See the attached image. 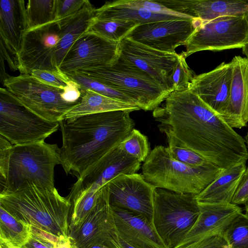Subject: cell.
Wrapping results in <instances>:
<instances>
[{
	"instance_id": "51",
	"label": "cell",
	"mask_w": 248,
	"mask_h": 248,
	"mask_svg": "<svg viewBox=\"0 0 248 248\" xmlns=\"http://www.w3.org/2000/svg\"><path fill=\"white\" fill-rule=\"evenodd\" d=\"M71 248H78L75 245L71 243Z\"/></svg>"
},
{
	"instance_id": "41",
	"label": "cell",
	"mask_w": 248,
	"mask_h": 248,
	"mask_svg": "<svg viewBox=\"0 0 248 248\" xmlns=\"http://www.w3.org/2000/svg\"><path fill=\"white\" fill-rule=\"evenodd\" d=\"M248 201V167L243 173L231 202L238 205L245 204Z\"/></svg>"
},
{
	"instance_id": "10",
	"label": "cell",
	"mask_w": 248,
	"mask_h": 248,
	"mask_svg": "<svg viewBox=\"0 0 248 248\" xmlns=\"http://www.w3.org/2000/svg\"><path fill=\"white\" fill-rule=\"evenodd\" d=\"M248 44V21L246 15L202 20L185 46V58L201 51H219L243 47Z\"/></svg>"
},
{
	"instance_id": "16",
	"label": "cell",
	"mask_w": 248,
	"mask_h": 248,
	"mask_svg": "<svg viewBox=\"0 0 248 248\" xmlns=\"http://www.w3.org/2000/svg\"><path fill=\"white\" fill-rule=\"evenodd\" d=\"M94 16L101 19L128 20L139 25L164 20L194 18L168 9L157 0L108 1L94 9Z\"/></svg>"
},
{
	"instance_id": "37",
	"label": "cell",
	"mask_w": 248,
	"mask_h": 248,
	"mask_svg": "<svg viewBox=\"0 0 248 248\" xmlns=\"http://www.w3.org/2000/svg\"><path fill=\"white\" fill-rule=\"evenodd\" d=\"M31 236L21 248H55L60 241L55 237L32 228Z\"/></svg>"
},
{
	"instance_id": "35",
	"label": "cell",
	"mask_w": 248,
	"mask_h": 248,
	"mask_svg": "<svg viewBox=\"0 0 248 248\" xmlns=\"http://www.w3.org/2000/svg\"><path fill=\"white\" fill-rule=\"evenodd\" d=\"M167 147L170 155L176 160L192 167L212 164L195 152L184 147L170 138H167Z\"/></svg>"
},
{
	"instance_id": "40",
	"label": "cell",
	"mask_w": 248,
	"mask_h": 248,
	"mask_svg": "<svg viewBox=\"0 0 248 248\" xmlns=\"http://www.w3.org/2000/svg\"><path fill=\"white\" fill-rule=\"evenodd\" d=\"M182 248H230V246L223 235H216Z\"/></svg>"
},
{
	"instance_id": "26",
	"label": "cell",
	"mask_w": 248,
	"mask_h": 248,
	"mask_svg": "<svg viewBox=\"0 0 248 248\" xmlns=\"http://www.w3.org/2000/svg\"><path fill=\"white\" fill-rule=\"evenodd\" d=\"M94 9L89 1L75 14L59 19L62 29V37L56 53V62L59 68L73 44L88 31L93 20Z\"/></svg>"
},
{
	"instance_id": "44",
	"label": "cell",
	"mask_w": 248,
	"mask_h": 248,
	"mask_svg": "<svg viewBox=\"0 0 248 248\" xmlns=\"http://www.w3.org/2000/svg\"><path fill=\"white\" fill-rule=\"evenodd\" d=\"M10 76L6 73L5 69L4 59L0 56V79L1 82H3Z\"/></svg>"
},
{
	"instance_id": "33",
	"label": "cell",
	"mask_w": 248,
	"mask_h": 248,
	"mask_svg": "<svg viewBox=\"0 0 248 248\" xmlns=\"http://www.w3.org/2000/svg\"><path fill=\"white\" fill-rule=\"evenodd\" d=\"M193 71L188 66L186 58L181 53L174 65L168 79L169 91H183L188 89L191 80L195 76Z\"/></svg>"
},
{
	"instance_id": "12",
	"label": "cell",
	"mask_w": 248,
	"mask_h": 248,
	"mask_svg": "<svg viewBox=\"0 0 248 248\" xmlns=\"http://www.w3.org/2000/svg\"><path fill=\"white\" fill-rule=\"evenodd\" d=\"M119 43L88 31L68 50L60 69L68 74L112 65L119 58Z\"/></svg>"
},
{
	"instance_id": "29",
	"label": "cell",
	"mask_w": 248,
	"mask_h": 248,
	"mask_svg": "<svg viewBox=\"0 0 248 248\" xmlns=\"http://www.w3.org/2000/svg\"><path fill=\"white\" fill-rule=\"evenodd\" d=\"M139 24L133 21L107 19H101L94 17L88 31L96 33L107 39L120 42Z\"/></svg>"
},
{
	"instance_id": "14",
	"label": "cell",
	"mask_w": 248,
	"mask_h": 248,
	"mask_svg": "<svg viewBox=\"0 0 248 248\" xmlns=\"http://www.w3.org/2000/svg\"><path fill=\"white\" fill-rule=\"evenodd\" d=\"M107 185L111 207L140 214L153 224L154 197L156 187L147 182L142 174H121Z\"/></svg>"
},
{
	"instance_id": "48",
	"label": "cell",
	"mask_w": 248,
	"mask_h": 248,
	"mask_svg": "<svg viewBox=\"0 0 248 248\" xmlns=\"http://www.w3.org/2000/svg\"><path fill=\"white\" fill-rule=\"evenodd\" d=\"M0 248H16L12 246H10L3 243L2 242H0Z\"/></svg>"
},
{
	"instance_id": "49",
	"label": "cell",
	"mask_w": 248,
	"mask_h": 248,
	"mask_svg": "<svg viewBox=\"0 0 248 248\" xmlns=\"http://www.w3.org/2000/svg\"><path fill=\"white\" fill-rule=\"evenodd\" d=\"M244 139H245V143H246V145H247V148H248V130L246 135L245 136V137L244 138Z\"/></svg>"
},
{
	"instance_id": "25",
	"label": "cell",
	"mask_w": 248,
	"mask_h": 248,
	"mask_svg": "<svg viewBox=\"0 0 248 248\" xmlns=\"http://www.w3.org/2000/svg\"><path fill=\"white\" fill-rule=\"evenodd\" d=\"M246 169V163L243 162L223 170L204 190L195 195L197 203H231Z\"/></svg>"
},
{
	"instance_id": "46",
	"label": "cell",
	"mask_w": 248,
	"mask_h": 248,
	"mask_svg": "<svg viewBox=\"0 0 248 248\" xmlns=\"http://www.w3.org/2000/svg\"><path fill=\"white\" fill-rule=\"evenodd\" d=\"M55 248H71V242L69 238L59 241L56 244Z\"/></svg>"
},
{
	"instance_id": "18",
	"label": "cell",
	"mask_w": 248,
	"mask_h": 248,
	"mask_svg": "<svg viewBox=\"0 0 248 248\" xmlns=\"http://www.w3.org/2000/svg\"><path fill=\"white\" fill-rule=\"evenodd\" d=\"M109 216L117 234L135 248H168L153 224L144 217L111 206Z\"/></svg>"
},
{
	"instance_id": "28",
	"label": "cell",
	"mask_w": 248,
	"mask_h": 248,
	"mask_svg": "<svg viewBox=\"0 0 248 248\" xmlns=\"http://www.w3.org/2000/svg\"><path fill=\"white\" fill-rule=\"evenodd\" d=\"M32 228L16 219L0 206V242L21 248L29 240Z\"/></svg>"
},
{
	"instance_id": "24",
	"label": "cell",
	"mask_w": 248,
	"mask_h": 248,
	"mask_svg": "<svg viewBox=\"0 0 248 248\" xmlns=\"http://www.w3.org/2000/svg\"><path fill=\"white\" fill-rule=\"evenodd\" d=\"M110 208L107 184L103 187L96 204L82 224L77 229L69 232L71 243L78 248H82L101 241Z\"/></svg>"
},
{
	"instance_id": "36",
	"label": "cell",
	"mask_w": 248,
	"mask_h": 248,
	"mask_svg": "<svg viewBox=\"0 0 248 248\" xmlns=\"http://www.w3.org/2000/svg\"><path fill=\"white\" fill-rule=\"evenodd\" d=\"M31 75L48 84L61 89H65L74 82L62 71L35 70L32 71Z\"/></svg>"
},
{
	"instance_id": "27",
	"label": "cell",
	"mask_w": 248,
	"mask_h": 248,
	"mask_svg": "<svg viewBox=\"0 0 248 248\" xmlns=\"http://www.w3.org/2000/svg\"><path fill=\"white\" fill-rule=\"evenodd\" d=\"M81 92L80 102L67 112L63 120L94 113L119 110L131 112L140 109L137 105L106 96L90 89Z\"/></svg>"
},
{
	"instance_id": "39",
	"label": "cell",
	"mask_w": 248,
	"mask_h": 248,
	"mask_svg": "<svg viewBox=\"0 0 248 248\" xmlns=\"http://www.w3.org/2000/svg\"><path fill=\"white\" fill-rule=\"evenodd\" d=\"M88 0H57V19H61L75 14L88 2Z\"/></svg>"
},
{
	"instance_id": "11",
	"label": "cell",
	"mask_w": 248,
	"mask_h": 248,
	"mask_svg": "<svg viewBox=\"0 0 248 248\" xmlns=\"http://www.w3.org/2000/svg\"><path fill=\"white\" fill-rule=\"evenodd\" d=\"M62 34L59 19L26 31L16 55L21 74H31L35 70L61 71L56 62V53Z\"/></svg>"
},
{
	"instance_id": "21",
	"label": "cell",
	"mask_w": 248,
	"mask_h": 248,
	"mask_svg": "<svg viewBox=\"0 0 248 248\" xmlns=\"http://www.w3.org/2000/svg\"><path fill=\"white\" fill-rule=\"evenodd\" d=\"M232 79L226 107L219 115L232 128L248 123V59L234 56L231 61Z\"/></svg>"
},
{
	"instance_id": "47",
	"label": "cell",
	"mask_w": 248,
	"mask_h": 248,
	"mask_svg": "<svg viewBox=\"0 0 248 248\" xmlns=\"http://www.w3.org/2000/svg\"><path fill=\"white\" fill-rule=\"evenodd\" d=\"M242 51L243 54H244L246 58L248 59V44L246 45L243 47L242 48Z\"/></svg>"
},
{
	"instance_id": "30",
	"label": "cell",
	"mask_w": 248,
	"mask_h": 248,
	"mask_svg": "<svg viewBox=\"0 0 248 248\" xmlns=\"http://www.w3.org/2000/svg\"><path fill=\"white\" fill-rule=\"evenodd\" d=\"M56 7L57 0H29L26 6L27 31L57 20Z\"/></svg>"
},
{
	"instance_id": "45",
	"label": "cell",
	"mask_w": 248,
	"mask_h": 248,
	"mask_svg": "<svg viewBox=\"0 0 248 248\" xmlns=\"http://www.w3.org/2000/svg\"><path fill=\"white\" fill-rule=\"evenodd\" d=\"M82 248H110L102 240L97 243L92 244Z\"/></svg>"
},
{
	"instance_id": "5",
	"label": "cell",
	"mask_w": 248,
	"mask_h": 248,
	"mask_svg": "<svg viewBox=\"0 0 248 248\" xmlns=\"http://www.w3.org/2000/svg\"><path fill=\"white\" fill-rule=\"evenodd\" d=\"M223 170L213 164L192 167L174 159L167 147L155 146L142 166V175L155 186L182 193L197 195L204 190Z\"/></svg>"
},
{
	"instance_id": "8",
	"label": "cell",
	"mask_w": 248,
	"mask_h": 248,
	"mask_svg": "<svg viewBox=\"0 0 248 248\" xmlns=\"http://www.w3.org/2000/svg\"><path fill=\"white\" fill-rule=\"evenodd\" d=\"M3 84L25 108L49 121L63 120L67 112L77 105L65 100V88L51 86L31 74L10 76Z\"/></svg>"
},
{
	"instance_id": "13",
	"label": "cell",
	"mask_w": 248,
	"mask_h": 248,
	"mask_svg": "<svg viewBox=\"0 0 248 248\" xmlns=\"http://www.w3.org/2000/svg\"><path fill=\"white\" fill-rule=\"evenodd\" d=\"M140 162L124 151L119 145L88 168L73 185L67 197L72 202L80 192L87 189L98 190L121 174L136 173Z\"/></svg>"
},
{
	"instance_id": "4",
	"label": "cell",
	"mask_w": 248,
	"mask_h": 248,
	"mask_svg": "<svg viewBox=\"0 0 248 248\" xmlns=\"http://www.w3.org/2000/svg\"><path fill=\"white\" fill-rule=\"evenodd\" d=\"M58 164L60 148L56 144L43 141L13 145L5 177L0 181V192H15L31 184L53 188L54 169Z\"/></svg>"
},
{
	"instance_id": "22",
	"label": "cell",
	"mask_w": 248,
	"mask_h": 248,
	"mask_svg": "<svg viewBox=\"0 0 248 248\" xmlns=\"http://www.w3.org/2000/svg\"><path fill=\"white\" fill-rule=\"evenodd\" d=\"M172 11L209 21L230 16L243 15L248 12V0H157Z\"/></svg>"
},
{
	"instance_id": "7",
	"label": "cell",
	"mask_w": 248,
	"mask_h": 248,
	"mask_svg": "<svg viewBox=\"0 0 248 248\" xmlns=\"http://www.w3.org/2000/svg\"><path fill=\"white\" fill-rule=\"evenodd\" d=\"M200 214L195 195L155 188L153 223L168 248H175L181 243Z\"/></svg>"
},
{
	"instance_id": "9",
	"label": "cell",
	"mask_w": 248,
	"mask_h": 248,
	"mask_svg": "<svg viewBox=\"0 0 248 248\" xmlns=\"http://www.w3.org/2000/svg\"><path fill=\"white\" fill-rule=\"evenodd\" d=\"M59 122L45 120L31 112L6 89H0V135L13 145L43 141L55 132Z\"/></svg>"
},
{
	"instance_id": "20",
	"label": "cell",
	"mask_w": 248,
	"mask_h": 248,
	"mask_svg": "<svg viewBox=\"0 0 248 248\" xmlns=\"http://www.w3.org/2000/svg\"><path fill=\"white\" fill-rule=\"evenodd\" d=\"M232 71L231 62H223L209 72L195 75L188 89L219 115L228 103Z\"/></svg>"
},
{
	"instance_id": "3",
	"label": "cell",
	"mask_w": 248,
	"mask_h": 248,
	"mask_svg": "<svg viewBox=\"0 0 248 248\" xmlns=\"http://www.w3.org/2000/svg\"><path fill=\"white\" fill-rule=\"evenodd\" d=\"M0 206L19 222L60 241L69 238L72 203L55 187L31 184L15 192H0Z\"/></svg>"
},
{
	"instance_id": "19",
	"label": "cell",
	"mask_w": 248,
	"mask_h": 248,
	"mask_svg": "<svg viewBox=\"0 0 248 248\" xmlns=\"http://www.w3.org/2000/svg\"><path fill=\"white\" fill-rule=\"evenodd\" d=\"M200 215L195 223L175 248H182L205 238L223 234L229 225L241 213L237 205L228 204H198Z\"/></svg>"
},
{
	"instance_id": "17",
	"label": "cell",
	"mask_w": 248,
	"mask_h": 248,
	"mask_svg": "<svg viewBox=\"0 0 248 248\" xmlns=\"http://www.w3.org/2000/svg\"><path fill=\"white\" fill-rule=\"evenodd\" d=\"M119 46L120 59L148 74L169 92V77L179 54L161 51L127 37Z\"/></svg>"
},
{
	"instance_id": "43",
	"label": "cell",
	"mask_w": 248,
	"mask_h": 248,
	"mask_svg": "<svg viewBox=\"0 0 248 248\" xmlns=\"http://www.w3.org/2000/svg\"><path fill=\"white\" fill-rule=\"evenodd\" d=\"M0 56L7 62L12 71H15L18 70L16 56L11 53L1 40H0Z\"/></svg>"
},
{
	"instance_id": "38",
	"label": "cell",
	"mask_w": 248,
	"mask_h": 248,
	"mask_svg": "<svg viewBox=\"0 0 248 248\" xmlns=\"http://www.w3.org/2000/svg\"><path fill=\"white\" fill-rule=\"evenodd\" d=\"M102 240L110 248H135L124 241L116 232L109 218V213Z\"/></svg>"
},
{
	"instance_id": "32",
	"label": "cell",
	"mask_w": 248,
	"mask_h": 248,
	"mask_svg": "<svg viewBox=\"0 0 248 248\" xmlns=\"http://www.w3.org/2000/svg\"><path fill=\"white\" fill-rule=\"evenodd\" d=\"M230 248H248V215L240 213L223 234Z\"/></svg>"
},
{
	"instance_id": "15",
	"label": "cell",
	"mask_w": 248,
	"mask_h": 248,
	"mask_svg": "<svg viewBox=\"0 0 248 248\" xmlns=\"http://www.w3.org/2000/svg\"><path fill=\"white\" fill-rule=\"evenodd\" d=\"M202 20L175 19L138 25L126 37L155 49L169 53L184 45Z\"/></svg>"
},
{
	"instance_id": "31",
	"label": "cell",
	"mask_w": 248,
	"mask_h": 248,
	"mask_svg": "<svg viewBox=\"0 0 248 248\" xmlns=\"http://www.w3.org/2000/svg\"><path fill=\"white\" fill-rule=\"evenodd\" d=\"M66 75L79 86L81 91L90 89L106 96L137 105L131 98L123 93L80 72H76Z\"/></svg>"
},
{
	"instance_id": "2",
	"label": "cell",
	"mask_w": 248,
	"mask_h": 248,
	"mask_svg": "<svg viewBox=\"0 0 248 248\" xmlns=\"http://www.w3.org/2000/svg\"><path fill=\"white\" fill-rule=\"evenodd\" d=\"M130 113L113 111L59 122L62 136L60 157L66 173L79 178L118 146L134 129Z\"/></svg>"
},
{
	"instance_id": "52",
	"label": "cell",
	"mask_w": 248,
	"mask_h": 248,
	"mask_svg": "<svg viewBox=\"0 0 248 248\" xmlns=\"http://www.w3.org/2000/svg\"><path fill=\"white\" fill-rule=\"evenodd\" d=\"M245 15L248 21V12Z\"/></svg>"
},
{
	"instance_id": "1",
	"label": "cell",
	"mask_w": 248,
	"mask_h": 248,
	"mask_svg": "<svg viewBox=\"0 0 248 248\" xmlns=\"http://www.w3.org/2000/svg\"><path fill=\"white\" fill-rule=\"evenodd\" d=\"M153 116L160 131L225 170L248 159L245 139L190 89L170 93Z\"/></svg>"
},
{
	"instance_id": "6",
	"label": "cell",
	"mask_w": 248,
	"mask_h": 248,
	"mask_svg": "<svg viewBox=\"0 0 248 248\" xmlns=\"http://www.w3.org/2000/svg\"><path fill=\"white\" fill-rule=\"evenodd\" d=\"M78 72L123 93L145 111L154 110L170 93L148 74L120 58L112 65Z\"/></svg>"
},
{
	"instance_id": "42",
	"label": "cell",
	"mask_w": 248,
	"mask_h": 248,
	"mask_svg": "<svg viewBox=\"0 0 248 248\" xmlns=\"http://www.w3.org/2000/svg\"><path fill=\"white\" fill-rule=\"evenodd\" d=\"M13 144L5 138L0 135V180L4 179L8 159L10 150Z\"/></svg>"
},
{
	"instance_id": "23",
	"label": "cell",
	"mask_w": 248,
	"mask_h": 248,
	"mask_svg": "<svg viewBox=\"0 0 248 248\" xmlns=\"http://www.w3.org/2000/svg\"><path fill=\"white\" fill-rule=\"evenodd\" d=\"M28 30L26 6L23 0L0 1V40L13 55L19 51Z\"/></svg>"
},
{
	"instance_id": "50",
	"label": "cell",
	"mask_w": 248,
	"mask_h": 248,
	"mask_svg": "<svg viewBox=\"0 0 248 248\" xmlns=\"http://www.w3.org/2000/svg\"><path fill=\"white\" fill-rule=\"evenodd\" d=\"M244 204L245 205L246 214L248 215V201Z\"/></svg>"
},
{
	"instance_id": "34",
	"label": "cell",
	"mask_w": 248,
	"mask_h": 248,
	"mask_svg": "<svg viewBox=\"0 0 248 248\" xmlns=\"http://www.w3.org/2000/svg\"><path fill=\"white\" fill-rule=\"evenodd\" d=\"M119 146L124 151L140 162L144 161L150 153L147 137L134 128Z\"/></svg>"
}]
</instances>
